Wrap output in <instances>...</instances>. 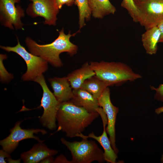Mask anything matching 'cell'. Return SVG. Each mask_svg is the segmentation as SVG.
<instances>
[{
    "label": "cell",
    "mask_w": 163,
    "mask_h": 163,
    "mask_svg": "<svg viewBox=\"0 0 163 163\" xmlns=\"http://www.w3.org/2000/svg\"><path fill=\"white\" fill-rule=\"evenodd\" d=\"M53 91V94L60 102L70 100L73 96V91L67 77H55L48 79Z\"/></svg>",
    "instance_id": "9a60e30c"
},
{
    "label": "cell",
    "mask_w": 163,
    "mask_h": 163,
    "mask_svg": "<svg viewBox=\"0 0 163 163\" xmlns=\"http://www.w3.org/2000/svg\"><path fill=\"white\" fill-rule=\"evenodd\" d=\"M101 117L103 126V132L101 136H96L94 133L92 132L87 136L84 135L81 133L77 134L76 137H80L82 139L91 138L96 140L101 145L104 150L105 161L108 163H115L117 156L112 148L110 139L107 135L106 126L107 123V120L106 113H103Z\"/></svg>",
    "instance_id": "7c38bea8"
},
{
    "label": "cell",
    "mask_w": 163,
    "mask_h": 163,
    "mask_svg": "<svg viewBox=\"0 0 163 163\" xmlns=\"http://www.w3.org/2000/svg\"><path fill=\"white\" fill-rule=\"evenodd\" d=\"M17 41V44L14 46H0V48L6 51L12 52L20 56L27 66V70L22 75V79L24 81H34L47 70L48 62L40 57L28 52L20 44L18 38Z\"/></svg>",
    "instance_id": "8992f818"
},
{
    "label": "cell",
    "mask_w": 163,
    "mask_h": 163,
    "mask_svg": "<svg viewBox=\"0 0 163 163\" xmlns=\"http://www.w3.org/2000/svg\"><path fill=\"white\" fill-rule=\"evenodd\" d=\"M55 1L59 9H61L64 5L68 6H71L75 2V0H55Z\"/></svg>",
    "instance_id": "cb8c5ba5"
},
{
    "label": "cell",
    "mask_w": 163,
    "mask_h": 163,
    "mask_svg": "<svg viewBox=\"0 0 163 163\" xmlns=\"http://www.w3.org/2000/svg\"><path fill=\"white\" fill-rule=\"evenodd\" d=\"M39 84L43 90V94L40 107L43 109V112L39 120L43 126L50 130L56 129V114L61 103L49 89L43 75L34 81Z\"/></svg>",
    "instance_id": "5b68a950"
},
{
    "label": "cell",
    "mask_w": 163,
    "mask_h": 163,
    "mask_svg": "<svg viewBox=\"0 0 163 163\" xmlns=\"http://www.w3.org/2000/svg\"><path fill=\"white\" fill-rule=\"evenodd\" d=\"M91 15L95 18L102 19L106 16L113 14L116 11L109 0H88Z\"/></svg>",
    "instance_id": "ac0fdd59"
},
{
    "label": "cell",
    "mask_w": 163,
    "mask_h": 163,
    "mask_svg": "<svg viewBox=\"0 0 163 163\" xmlns=\"http://www.w3.org/2000/svg\"><path fill=\"white\" fill-rule=\"evenodd\" d=\"M108 86L106 83L95 75L85 80L80 88L88 91L97 99Z\"/></svg>",
    "instance_id": "d6986e66"
},
{
    "label": "cell",
    "mask_w": 163,
    "mask_h": 163,
    "mask_svg": "<svg viewBox=\"0 0 163 163\" xmlns=\"http://www.w3.org/2000/svg\"><path fill=\"white\" fill-rule=\"evenodd\" d=\"M60 141L71 152V163H90L94 161L103 163L105 161L104 152L94 141L84 138L81 141L70 142L63 138Z\"/></svg>",
    "instance_id": "277c9868"
},
{
    "label": "cell",
    "mask_w": 163,
    "mask_h": 163,
    "mask_svg": "<svg viewBox=\"0 0 163 163\" xmlns=\"http://www.w3.org/2000/svg\"><path fill=\"white\" fill-rule=\"evenodd\" d=\"M75 105L84 107L90 112H97L100 107L97 98L91 93L82 88L73 89L70 100Z\"/></svg>",
    "instance_id": "5bb4252c"
},
{
    "label": "cell",
    "mask_w": 163,
    "mask_h": 163,
    "mask_svg": "<svg viewBox=\"0 0 163 163\" xmlns=\"http://www.w3.org/2000/svg\"><path fill=\"white\" fill-rule=\"evenodd\" d=\"M99 116L74 104L70 101L61 102L56 114L57 131L64 132L69 138L76 137Z\"/></svg>",
    "instance_id": "6da1fadb"
},
{
    "label": "cell",
    "mask_w": 163,
    "mask_h": 163,
    "mask_svg": "<svg viewBox=\"0 0 163 163\" xmlns=\"http://www.w3.org/2000/svg\"><path fill=\"white\" fill-rule=\"evenodd\" d=\"M21 121L17 122L15 125L10 130V134L6 138L0 141V145L2 149L10 154L18 147L21 141L29 139H34L38 142H43L38 136L34 134L40 133L43 135L47 133L45 129H40L30 128L23 129L20 126Z\"/></svg>",
    "instance_id": "ba28073f"
},
{
    "label": "cell",
    "mask_w": 163,
    "mask_h": 163,
    "mask_svg": "<svg viewBox=\"0 0 163 163\" xmlns=\"http://www.w3.org/2000/svg\"><path fill=\"white\" fill-rule=\"evenodd\" d=\"M79 30L72 34L69 31L66 34L62 28L57 38L52 43L46 44H39L30 37L26 38L25 42L30 53L40 57L55 67H60L63 65L59 58L60 53L67 52L72 56L77 53L78 47L70 41V38Z\"/></svg>",
    "instance_id": "7a4b0ae2"
},
{
    "label": "cell",
    "mask_w": 163,
    "mask_h": 163,
    "mask_svg": "<svg viewBox=\"0 0 163 163\" xmlns=\"http://www.w3.org/2000/svg\"><path fill=\"white\" fill-rule=\"evenodd\" d=\"M11 157L10 154L3 150V149L0 150V163H6V161L5 160V158Z\"/></svg>",
    "instance_id": "d4e9b609"
},
{
    "label": "cell",
    "mask_w": 163,
    "mask_h": 163,
    "mask_svg": "<svg viewBox=\"0 0 163 163\" xmlns=\"http://www.w3.org/2000/svg\"><path fill=\"white\" fill-rule=\"evenodd\" d=\"M150 88L155 91L156 93L154 95V98L158 101L163 102V84L159 85L157 88L153 86H151Z\"/></svg>",
    "instance_id": "603a6c76"
},
{
    "label": "cell",
    "mask_w": 163,
    "mask_h": 163,
    "mask_svg": "<svg viewBox=\"0 0 163 163\" xmlns=\"http://www.w3.org/2000/svg\"><path fill=\"white\" fill-rule=\"evenodd\" d=\"M110 94V90L108 87L105 89L97 100L100 107L103 109L106 114L107 120L106 131L109 135L112 148L117 154L118 150L115 144V125L119 108L112 104Z\"/></svg>",
    "instance_id": "8fae6325"
},
{
    "label": "cell",
    "mask_w": 163,
    "mask_h": 163,
    "mask_svg": "<svg viewBox=\"0 0 163 163\" xmlns=\"http://www.w3.org/2000/svg\"><path fill=\"white\" fill-rule=\"evenodd\" d=\"M155 112L157 114H159L163 112V106L159 107L156 109L155 110Z\"/></svg>",
    "instance_id": "f546056e"
},
{
    "label": "cell",
    "mask_w": 163,
    "mask_h": 163,
    "mask_svg": "<svg viewBox=\"0 0 163 163\" xmlns=\"http://www.w3.org/2000/svg\"><path fill=\"white\" fill-rule=\"evenodd\" d=\"M157 26L160 30L161 35L159 43H163V20L161 21Z\"/></svg>",
    "instance_id": "4316f807"
},
{
    "label": "cell",
    "mask_w": 163,
    "mask_h": 163,
    "mask_svg": "<svg viewBox=\"0 0 163 163\" xmlns=\"http://www.w3.org/2000/svg\"><path fill=\"white\" fill-rule=\"evenodd\" d=\"M20 0H0V21L5 27L11 29H21L23 24L21 18L24 15V10L15 4Z\"/></svg>",
    "instance_id": "9c48e42d"
},
{
    "label": "cell",
    "mask_w": 163,
    "mask_h": 163,
    "mask_svg": "<svg viewBox=\"0 0 163 163\" xmlns=\"http://www.w3.org/2000/svg\"><path fill=\"white\" fill-rule=\"evenodd\" d=\"M5 54H0V79L2 81L6 82L13 78V76L7 71L3 65V60L7 58Z\"/></svg>",
    "instance_id": "7402d4cb"
},
{
    "label": "cell",
    "mask_w": 163,
    "mask_h": 163,
    "mask_svg": "<svg viewBox=\"0 0 163 163\" xmlns=\"http://www.w3.org/2000/svg\"><path fill=\"white\" fill-rule=\"evenodd\" d=\"M58 153L57 150L49 149L43 142H39L29 151L22 152L21 158L24 163H38L46 158Z\"/></svg>",
    "instance_id": "4fadbf2b"
},
{
    "label": "cell",
    "mask_w": 163,
    "mask_h": 163,
    "mask_svg": "<svg viewBox=\"0 0 163 163\" xmlns=\"http://www.w3.org/2000/svg\"><path fill=\"white\" fill-rule=\"evenodd\" d=\"M54 160V159L53 156H50L47 157L44 159L43 160L40 161V163H53Z\"/></svg>",
    "instance_id": "83f0119b"
},
{
    "label": "cell",
    "mask_w": 163,
    "mask_h": 163,
    "mask_svg": "<svg viewBox=\"0 0 163 163\" xmlns=\"http://www.w3.org/2000/svg\"><path fill=\"white\" fill-rule=\"evenodd\" d=\"M29 0L31 3L27 8V14L33 17H43L45 24L50 25H56L59 9L55 0Z\"/></svg>",
    "instance_id": "30bf717a"
},
{
    "label": "cell",
    "mask_w": 163,
    "mask_h": 163,
    "mask_svg": "<svg viewBox=\"0 0 163 163\" xmlns=\"http://www.w3.org/2000/svg\"><path fill=\"white\" fill-rule=\"evenodd\" d=\"M139 11L138 22L146 30L163 20V0H135Z\"/></svg>",
    "instance_id": "52a82bcc"
},
{
    "label": "cell",
    "mask_w": 163,
    "mask_h": 163,
    "mask_svg": "<svg viewBox=\"0 0 163 163\" xmlns=\"http://www.w3.org/2000/svg\"><path fill=\"white\" fill-rule=\"evenodd\" d=\"M121 5L127 10L133 21L138 22L139 11L134 0H123Z\"/></svg>",
    "instance_id": "44dd1931"
},
{
    "label": "cell",
    "mask_w": 163,
    "mask_h": 163,
    "mask_svg": "<svg viewBox=\"0 0 163 163\" xmlns=\"http://www.w3.org/2000/svg\"><path fill=\"white\" fill-rule=\"evenodd\" d=\"M53 163H71V162L68 161L64 155H61L57 157L54 160Z\"/></svg>",
    "instance_id": "484cf974"
},
{
    "label": "cell",
    "mask_w": 163,
    "mask_h": 163,
    "mask_svg": "<svg viewBox=\"0 0 163 163\" xmlns=\"http://www.w3.org/2000/svg\"><path fill=\"white\" fill-rule=\"evenodd\" d=\"M90 66L95 75L110 86L133 82L142 78L127 65L121 62H91Z\"/></svg>",
    "instance_id": "3957f363"
},
{
    "label": "cell",
    "mask_w": 163,
    "mask_h": 163,
    "mask_svg": "<svg viewBox=\"0 0 163 163\" xmlns=\"http://www.w3.org/2000/svg\"><path fill=\"white\" fill-rule=\"evenodd\" d=\"M161 161L163 163V155H162V157L161 158Z\"/></svg>",
    "instance_id": "4dcf8cb0"
},
{
    "label": "cell",
    "mask_w": 163,
    "mask_h": 163,
    "mask_svg": "<svg viewBox=\"0 0 163 163\" xmlns=\"http://www.w3.org/2000/svg\"><path fill=\"white\" fill-rule=\"evenodd\" d=\"M74 3L78 9V24L79 28L81 29L85 25V21L90 20L91 15L88 0H75Z\"/></svg>",
    "instance_id": "ffe728a7"
},
{
    "label": "cell",
    "mask_w": 163,
    "mask_h": 163,
    "mask_svg": "<svg viewBox=\"0 0 163 163\" xmlns=\"http://www.w3.org/2000/svg\"><path fill=\"white\" fill-rule=\"evenodd\" d=\"M95 75V73L90 64L86 62L81 67L73 71L67 77L72 88L77 89L81 88L85 80Z\"/></svg>",
    "instance_id": "e0dca14e"
},
{
    "label": "cell",
    "mask_w": 163,
    "mask_h": 163,
    "mask_svg": "<svg viewBox=\"0 0 163 163\" xmlns=\"http://www.w3.org/2000/svg\"></svg>",
    "instance_id": "1f68e13d"
},
{
    "label": "cell",
    "mask_w": 163,
    "mask_h": 163,
    "mask_svg": "<svg viewBox=\"0 0 163 163\" xmlns=\"http://www.w3.org/2000/svg\"><path fill=\"white\" fill-rule=\"evenodd\" d=\"M161 33L157 26L146 30L142 35V45L147 53L152 55L155 54L158 50Z\"/></svg>",
    "instance_id": "2e32d148"
},
{
    "label": "cell",
    "mask_w": 163,
    "mask_h": 163,
    "mask_svg": "<svg viewBox=\"0 0 163 163\" xmlns=\"http://www.w3.org/2000/svg\"><path fill=\"white\" fill-rule=\"evenodd\" d=\"M21 159L13 160L11 158V157L7 158V160L9 163H20Z\"/></svg>",
    "instance_id": "f1b7e54d"
}]
</instances>
